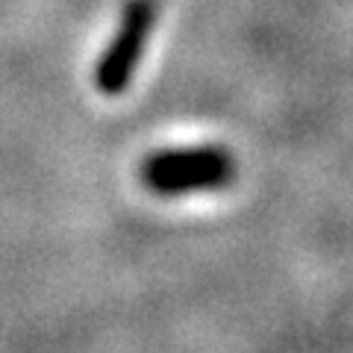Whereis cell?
<instances>
[{"instance_id": "1", "label": "cell", "mask_w": 353, "mask_h": 353, "mask_svg": "<svg viewBox=\"0 0 353 353\" xmlns=\"http://www.w3.org/2000/svg\"><path fill=\"white\" fill-rule=\"evenodd\" d=\"M236 165L221 148L162 150L153 153L141 168V176L157 194H185L201 189H218L233 180Z\"/></svg>"}, {"instance_id": "2", "label": "cell", "mask_w": 353, "mask_h": 353, "mask_svg": "<svg viewBox=\"0 0 353 353\" xmlns=\"http://www.w3.org/2000/svg\"><path fill=\"white\" fill-rule=\"evenodd\" d=\"M153 21H157V0H130L124 15H121V27L103 50L101 62H97L94 80L103 94H121L130 85L136 65L145 53V44L150 39Z\"/></svg>"}]
</instances>
